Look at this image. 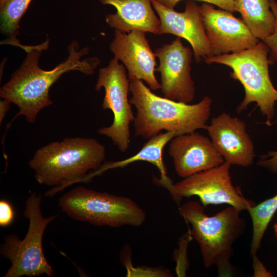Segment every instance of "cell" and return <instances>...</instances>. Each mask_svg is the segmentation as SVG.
<instances>
[{"label":"cell","instance_id":"6da1fadb","mask_svg":"<svg viewBox=\"0 0 277 277\" xmlns=\"http://www.w3.org/2000/svg\"><path fill=\"white\" fill-rule=\"evenodd\" d=\"M10 44L21 47L27 55L20 67L1 88L0 96L19 108L14 120L24 115L30 123L35 122L37 115L42 109L52 104L49 89L63 74L76 70L92 75L100 63L96 57L82 60V57L88 53L89 48L79 50L78 43L73 41L68 46V56L64 61L52 70H45L39 67L38 63L42 51L48 48V39L36 46L22 45L18 40Z\"/></svg>","mask_w":277,"mask_h":277},{"label":"cell","instance_id":"7a4b0ae2","mask_svg":"<svg viewBox=\"0 0 277 277\" xmlns=\"http://www.w3.org/2000/svg\"><path fill=\"white\" fill-rule=\"evenodd\" d=\"M129 80L132 94L129 102L136 111L133 121L135 136L149 139L162 130L173 132L177 136L205 129L211 113L209 96L189 104L156 95L142 80Z\"/></svg>","mask_w":277,"mask_h":277},{"label":"cell","instance_id":"3957f363","mask_svg":"<svg viewBox=\"0 0 277 277\" xmlns=\"http://www.w3.org/2000/svg\"><path fill=\"white\" fill-rule=\"evenodd\" d=\"M105 156V146L93 138L67 137L38 149L28 164L39 184L57 186L45 193L52 196L72 184L85 182Z\"/></svg>","mask_w":277,"mask_h":277},{"label":"cell","instance_id":"277c9868","mask_svg":"<svg viewBox=\"0 0 277 277\" xmlns=\"http://www.w3.org/2000/svg\"><path fill=\"white\" fill-rule=\"evenodd\" d=\"M241 211L230 206L208 216L199 202L188 201L179 206V213L191 226L189 232L199 245L204 266H216L220 276H230L233 245L244 233L246 222Z\"/></svg>","mask_w":277,"mask_h":277},{"label":"cell","instance_id":"5b68a950","mask_svg":"<svg viewBox=\"0 0 277 277\" xmlns=\"http://www.w3.org/2000/svg\"><path fill=\"white\" fill-rule=\"evenodd\" d=\"M270 50L263 41L255 46L240 52L211 56L204 62L207 64L217 63L232 69L230 76L243 86L245 96L237 107V112L247 109L255 102L262 114L266 117L265 123L271 125L277 102V90L274 87L269 74L268 57Z\"/></svg>","mask_w":277,"mask_h":277},{"label":"cell","instance_id":"8992f818","mask_svg":"<svg viewBox=\"0 0 277 277\" xmlns=\"http://www.w3.org/2000/svg\"><path fill=\"white\" fill-rule=\"evenodd\" d=\"M70 217L97 226L140 227L146 219L144 210L131 199L78 186L58 200Z\"/></svg>","mask_w":277,"mask_h":277},{"label":"cell","instance_id":"52a82bcc","mask_svg":"<svg viewBox=\"0 0 277 277\" xmlns=\"http://www.w3.org/2000/svg\"><path fill=\"white\" fill-rule=\"evenodd\" d=\"M42 196L32 193L26 201L24 212L29 220L27 232L23 240L15 234L3 238L0 253L11 263L4 277H33L46 274L55 276V271L48 262L43 248V238L47 225L58 215L44 217L41 210Z\"/></svg>","mask_w":277,"mask_h":277},{"label":"cell","instance_id":"ba28073f","mask_svg":"<svg viewBox=\"0 0 277 277\" xmlns=\"http://www.w3.org/2000/svg\"><path fill=\"white\" fill-rule=\"evenodd\" d=\"M98 72L95 89H104L102 107L111 110L113 120L110 126L100 128L98 133L110 138L121 152H125L129 147L130 125L135 117L128 97L129 80L124 65L115 57Z\"/></svg>","mask_w":277,"mask_h":277},{"label":"cell","instance_id":"9c48e42d","mask_svg":"<svg viewBox=\"0 0 277 277\" xmlns=\"http://www.w3.org/2000/svg\"><path fill=\"white\" fill-rule=\"evenodd\" d=\"M230 166L225 161L219 166L194 173L173 183L168 191L179 206L183 197L195 195L204 207L227 204L240 211L248 210L255 204L233 185Z\"/></svg>","mask_w":277,"mask_h":277},{"label":"cell","instance_id":"30bf717a","mask_svg":"<svg viewBox=\"0 0 277 277\" xmlns=\"http://www.w3.org/2000/svg\"><path fill=\"white\" fill-rule=\"evenodd\" d=\"M160 61L156 69L161 74V89L165 97L185 103L195 96L194 83L191 75L192 52L184 46L180 37L155 50Z\"/></svg>","mask_w":277,"mask_h":277},{"label":"cell","instance_id":"8fae6325","mask_svg":"<svg viewBox=\"0 0 277 277\" xmlns=\"http://www.w3.org/2000/svg\"><path fill=\"white\" fill-rule=\"evenodd\" d=\"M201 8L206 33L215 55L240 52L260 42L243 19L232 12L215 9L207 3Z\"/></svg>","mask_w":277,"mask_h":277},{"label":"cell","instance_id":"7c38bea8","mask_svg":"<svg viewBox=\"0 0 277 277\" xmlns=\"http://www.w3.org/2000/svg\"><path fill=\"white\" fill-rule=\"evenodd\" d=\"M150 1L160 17L159 34L169 33L187 40L197 63L215 55L206 33L201 6L189 1L184 11L179 12L155 0Z\"/></svg>","mask_w":277,"mask_h":277},{"label":"cell","instance_id":"4fadbf2b","mask_svg":"<svg viewBox=\"0 0 277 277\" xmlns=\"http://www.w3.org/2000/svg\"><path fill=\"white\" fill-rule=\"evenodd\" d=\"M205 129L225 162L244 167L253 164L254 145L243 121L224 112L212 118Z\"/></svg>","mask_w":277,"mask_h":277},{"label":"cell","instance_id":"5bb4252c","mask_svg":"<svg viewBox=\"0 0 277 277\" xmlns=\"http://www.w3.org/2000/svg\"><path fill=\"white\" fill-rule=\"evenodd\" d=\"M109 48L114 57L128 70L129 78L144 81L153 90L161 89L154 74L156 55L149 45L145 32L134 30L127 33L115 30Z\"/></svg>","mask_w":277,"mask_h":277},{"label":"cell","instance_id":"9a60e30c","mask_svg":"<svg viewBox=\"0 0 277 277\" xmlns=\"http://www.w3.org/2000/svg\"><path fill=\"white\" fill-rule=\"evenodd\" d=\"M168 153L176 174L183 179L225 162L211 139L195 131L174 136L169 142Z\"/></svg>","mask_w":277,"mask_h":277},{"label":"cell","instance_id":"2e32d148","mask_svg":"<svg viewBox=\"0 0 277 277\" xmlns=\"http://www.w3.org/2000/svg\"><path fill=\"white\" fill-rule=\"evenodd\" d=\"M115 8L116 13L106 16L107 24L115 30L129 33L137 30L159 34L160 20L150 0H100Z\"/></svg>","mask_w":277,"mask_h":277},{"label":"cell","instance_id":"e0dca14e","mask_svg":"<svg viewBox=\"0 0 277 277\" xmlns=\"http://www.w3.org/2000/svg\"><path fill=\"white\" fill-rule=\"evenodd\" d=\"M175 136V133L171 131L160 133L149 138L142 149L132 156L121 161L104 163L98 169L87 176L85 182H89L94 176L100 175L108 170L124 168L137 161H145L155 166L160 171L161 177L159 179L154 177V184L168 190L173 183L168 175L163 157V149Z\"/></svg>","mask_w":277,"mask_h":277},{"label":"cell","instance_id":"ac0fdd59","mask_svg":"<svg viewBox=\"0 0 277 277\" xmlns=\"http://www.w3.org/2000/svg\"><path fill=\"white\" fill-rule=\"evenodd\" d=\"M237 12L252 34L264 41L272 34L276 21L270 0H234Z\"/></svg>","mask_w":277,"mask_h":277},{"label":"cell","instance_id":"d6986e66","mask_svg":"<svg viewBox=\"0 0 277 277\" xmlns=\"http://www.w3.org/2000/svg\"><path fill=\"white\" fill-rule=\"evenodd\" d=\"M252 223V237L250 244L251 256L256 254L268 225L277 211V194L248 210Z\"/></svg>","mask_w":277,"mask_h":277},{"label":"cell","instance_id":"ffe728a7","mask_svg":"<svg viewBox=\"0 0 277 277\" xmlns=\"http://www.w3.org/2000/svg\"><path fill=\"white\" fill-rule=\"evenodd\" d=\"M32 1L0 0L1 32L9 37V40L16 39L20 20Z\"/></svg>","mask_w":277,"mask_h":277},{"label":"cell","instance_id":"44dd1931","mask_svg":"<svg viewBox=\"0 0 277 277\" xmlns=\"http://www.w3.org/2000/svg\"><path fill=\"white\" fill-rule=\"evenodd\" d=\"M161 5L174 9L176 4L182 0H155ZM216 6L220 9L230 11L237 12L234 0H196Z\"/></svg>","mask_w":277,"mask_h":277},{"label":"cell","instance_id":"7402d4cb","mask_svg":"<svg viewBox=\"0 0 277 277\" xmlns=\"http://www.w3.org/2000/svg\"><path fill=\"white\" fill-rule=\"evenodd\" d=\"M277 3L274 0H270L271 9L275 17L276 25L274 32L268 36L263 41L269 47L270 56L269 57L271 64L277 63Z\"/></svg>","mask_w":277,"mask_h":277},{"label":"cell","instance_id":"603a6c76","mask_svg":"<svg viewBox=\"0 0 277 277\" xmlns=\"http://www.w3.org/2000/svg\"><path fill=\"white\" fill-rule=\"evenodd\" d=\"M257 164L273 173H277V150L262 155Z\"/></svg>","mask_w":277,"mask_h":277},{"label":"cell","instance_id":"cb8c5ba5","mask_svg":"<svg viewBox=\"0 0 277 277\" xmlns=\"http://www.w3.org/2000/svg\"><path fill=\"white\" fill-rule=\"evenodd\" d=\"M14 218V212L11 205L5 200L0 201V225L9 226Z\"/></svg>","mask_w":277,"mask_h":277},{"label":"cell","instance_id":"d4e9b609","mask_svg":"<svg viewBox=\"0 0 277 277\" xmlns=\"http://www.w3.org/2000/svg\"><path fill=\"white\" fill-rule=\"evenodd\" d=\"M253 268L254 276H272L271 273L268 271L262 263L257 258L256 255L252 256Z\"/></svg>","mask_w":277,"mask_h":277},{"label":"cell","instance_id":"484cf974","mask_svg":"<svg viewBox=\"0 0 277 277\" xmlns=\"http://www.w3.org/2000/svg\"><path fill=\"white\" fill-rule=\"evenodd\" d=\"M11 102L6 100L4 99L3 101H1L0 102V123H1L3 121L4 117L10 108V104Z\"/></svg>","mask_w":277,"mask_h":277},{"label":"cell","instance_id":"4316f807","mask_svg":"<svg viewBox=\"0 0 277 277\" xmlns=\"http://www.w3.org/2000/svg\"><path fill=\"white\" fill-rule=\"evenodd\" d=\"M274 230L275 234L277 236V222L274 225Z\"/></svg>","mask_w":277,"mask_h":277},{"label":"cell","instance_id":"83f0119b","mask_svg":"<svg viewBox=\"0 0 277 277\" xmlns=\"http://www.w3.org/2000/svg\"><path fill=\"white\" fill-rule=\"evenodd\" d=\"M276 8H277V4H276Z\"/></svg>","mask_w":277,"mask_h":277}]
</instances>
